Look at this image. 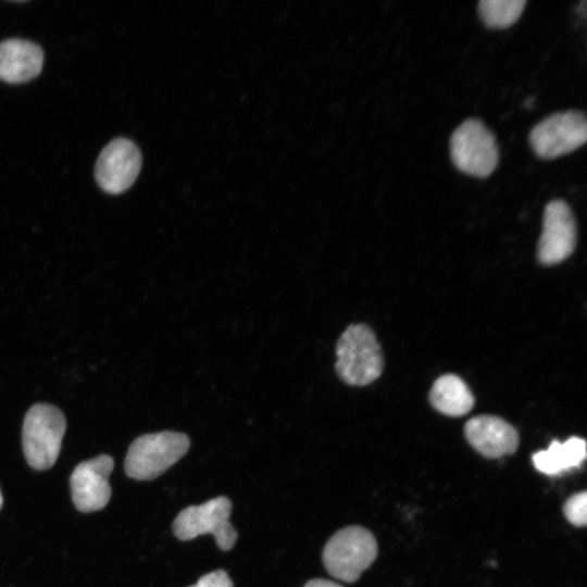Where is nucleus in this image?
<instances>
[{
	"mask_svg": "<svg viewBox=\"0 0 587 587\" xmlns=\"http://www.w3.org/2000/svg\"><path fill=\"white\" fill-rule=\"evenodd\" d=\"M587 492L585 490L574 494L563 504L566 520L575 526L586 525Z\"/></svg>",
	"mask_w": 587,
	"mask_h": 587,
	"instance_id": "dca6fc26",
	"label": "nucleus"
},
{
	"mask_svg": "<svg viewBox=\"0 0 587 587\" xmlns=\"http://www.w3.org/2000/svg\"><path fill=\"white\" fill-rule=\"evenodd\" d=\"M230 512L232 501L225 496L199 505H189L175 517L174 535L180 540H191L200 535L211 534L221 550H230L237 539V532L229 522Z\"/></svg>",
	"mask_w": 587,
	"mask_h": 587,
	"instance_id": "423d86ee",
	"label": "nucleus"
},
{
	"mask_svg": "<svg viewBox=\"0 0 587 587\" xmlns=\"http://www.w3.org/2000/svg\"><path fill=\"white\" fill-rule=\"evenodd\" d=\"M374 535L362 526H347L336 532L323 550V563L335 578L346 583L359 579L377 557Z\"/></svg>",
	"mask_w": 587,
	"mask_h": 587,
	"instance_id": "20e7f679",
	"label": "nucleus"
},
{
	"mask_svg": "<svg viewBox=\"0 0 587 587\" xmlns=\"http://www.w3.org/2000/svg\"><path fill=\"white\" fill-rule=\"evenodd\" d=\"M189 587H234L228 574L223 570H216L200 577V579Z\"/></svg>",
	"mask_w": 587,
	"mask_h": 587,
	"instance_id": "f3484780",
	"label": "nucleus"
},
{
	"mask_svg": "<svg viewBox=\"0 0 587 587\" xmlns=\"http://www.w3.org/2000/svg\"><path fill=\"white\" fill-rule=\"evenodd\" d=\"M586 458V441L571 437L564 442L553 440L547 450L533 454V464L537 471L547 475H557L571 467H576Z\"/></svg>",
	"mask_w": 587,
	"mask_h": 587,
	"instance_id": "4468645a",
	"label": "nucleus"
},
{
	"mask_svg": "<svg viewBox=\"0 0 587 587\" xmlns=\"http://www.w3.org/2000/svg\"><path fill=\"white\" fill-rule=\"evenodd\" d=\"M336 373L347 385L363 387L382 375L380 345L366 324H350L344 330L336 345Z\"/></svg>",
	"mask_w": 587,
	"mask_h": 587,
	"instance_id": "f257e3e1",
	"label": "nucleus"
},
{
	"mask_svg": "<svg viewBox=\"0 0 587 587\" xmlns=\"http://www.w3.org/2000/svg\"><path fill=\"white\" fill-rule=\"evenodd\" d=\"M533 101H534V98H528L526 101H525V108L527 109H530L532 108V104H533Z\"/></svg>",
	"mask_w": 587,
	"mask_h": 587,
	"instance_id": "6ab92c4d",
	"label": "nucleus"
},
{
	"mask_svg": "<svg viewBox=\"0 0 587 587\" xmlns=\"http://www.w3.org/2000/svg\"><path fill=\"white\" fill-rule=\"evenodd\" d=\"M526 3V0H482L477 11L486 27L502 29L520 18Z\"/></svg>",
	"mask_w": 587,
	"mask_h": 587,
	"instance_id": "2eb2a0df",
	"label": "nucleus"
},
{
	"mask_svg": "<svg viewBox=\"0 0 587 587\" xmlns=\"http://www.w3.org/2000/svg\"><path fill=\"white\" fill-rule=\"evenodd\" d=\"M43 51L37 43L18 38L0 42V79L10 84L26 83L42 68Z\"/></svg>",
	"mask_w": 587,
	"mask_h": 587,
	"instance_id": "f8f14e48",
	"label": "nucleus"
},
{
	"mask_svg": "<svg viewBox=\"0 0 587 587\" xmlns=\"http://www.w3.org/2000/svg\"><path fill=\"white\" fill-rule=\"evenodd\" d=\"M577 243V229L570 205L555 199L547 203L542 233L537 245V258L542 265H554L569 258Z\"/></svg>",
	"mask_w": 587,
	"mask_h": 587,
	"instance_id": "6e6552de",
	"label": "nucleus"
},
{
	"mask_svg": "<svg viewBox=\"0 0 587 587\" xmlns=\"http://www.w3.org/2000/svg\"><path fill=\"white\" fill-rule=\"evenodd\" d=\"M141 152L129 139L115 138L100 152L95 177L101 189L109 193L127 190L141 168Z\"/></svg>",
	"mask_w": 587,
	"mask_h": 587,
	"instance_id": "1a4fd4ad",
	"label": "nucleus"
},
{
	"mask_svg": "<svg viewBox=\"0 0 587 587\" xmlns=\"http://www.w3.org/2000/svg\"><path fill=\"white\" fill-rule=\"evenodd\" d=\"M469 444L482 455L498 459L513 454L519 447L516 429L496 415H476L464 425Z\"/></svg>",
	"mask_w": 587,
	"mask_h": 587,
	"instance_id": "9b49d317",
	"label": "nucleus"
},
{
	"mask_svg": "<svg viewBox=\"0 0 587 587\" xmlns=\"http://www.w3.org/2000/svg\"><path fill=\"white\" fill-rule=\"evenodd\" d=\"M113 458L100 454L79 463L71 474L72 500L80 512L103 509L111 498L109 476L113 470Z\"/></svg>",
	"mask_w": 587,
	"mask_h": 587,
	"instance_id": "9d476101",
	"label": "nucleus"
},
{
	"mask_svg": "<svg viewBox=\"0 0 587 587\" xmlns=\"http://www.w3.org/2000/svg\"><path fill=\"white\" fill-rule=\"evenodd\" d=\"M429 402L438 412L458 417L472 410L475 398L463 379L454 374H445L433 384Z\"/></svg>",
	"mask_w": 587,
	"mask_h": 587,
	"instance_id": "ddd939ff",
	"label": "nucleus"
},
{
	"mask_svg": "<svg viewBox=\"0 0 587 587\" xmlns=\"http://www.w3.org/2000/svg\"><path fill=\"white\" fill-rule=\"evenodd\" d=\"M303 587H344L340 584H337L332 580L315 578L309 580Z\"/></svg>",
	"mask_w": 587,
	"mask_h": 587,
	"instance_id": "a211bd4d",
	"label": "nucleus"
},
{
	"mask_svg": "<svg viewBox=\"0 0 587 587\" xmlns=\"http://www.w3.org/2000/svg\"><path fill=\"white\" fill-rule=\"evenodd\" d=\"M65 429V416L57 407L37 403L29 408L24 417L22 444L30 467L43 471L54 464Z\"/></svg>",
	"mask_w": 587,
	"mask_h": 587,
	"instance_id": "7ed1b4c3",
	"label": "nucleus"
},
{
	"mask_svg": "<svg viewBox=\"0 0 587 587\" xmlns=\"http://www.w3.org/2000/svg\"><path fill=\"white\" fill-rule=\"evenodd\" d=\"M190 447L184 433L163 430L137 437L128 447L124 469L137 480L154 479L182 459Z\"/></svg>",
	"mask_w": 587,
	"mask_h": 587,
	"instance_id": "f03ea898",
	"label": "nucleus"
},
{
	"mask_svg": "<svg viewBox=\"0 0 587 587\" xmlns=\"http://www.w3.org/2000/svg\"><path fill=\"white\" fill-rule=\"evenodd\" d=\"M2 504H3V497H2L1 489H0V510L2 508Z\"/></svg>",
	"mask_w": 587,
	"mask_h": 587,
	"instance_id": "aec40b11",
	"label": "nucleus"
},
{
	"mask_svg": "<svg viewBox=\"0 0 587 587\" xmlns=\"http://www.w3.org/2000/svg\"><path fill=\"white\" fill-rule=\"evenodd\" d=\"M454 166L471 176L485 178L496 168L499 150L495 135L477 118H467L450 137Z\"/></svg>",
	"mask_w": 587,
	"mask_h": 587,
	"instance_id": "39448f33",
	"label": "nucleus"
},
{
	"mask_svg": "<svg viewBox=\"0 0 587 587\" xmlns=\"http://www.w3.org/2000/svg\"><path fill=\"white\" fill-rule=\"evenodd\" d=\"M587 140V120L583 112H557L540 121L529 133V143L542 160L569 154Z\"/></svg>",
	"mask_w": 587,
	"mask_h": 587,
	"instance_id": "0eeeda50",
	"label": "nucleus"
}]
</instances>
